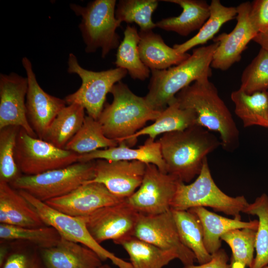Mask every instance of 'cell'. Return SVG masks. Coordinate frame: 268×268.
<instances>
[{
    "label": "cell",
    "instance_id": "1",
    "mask_svg": "<svg viewBox=\"0 0 268 268\" xmlns=\"http://www.w3.org/2000/svg\"><path fill=\"white\" fill-rule=\"evenodd\" d=\"M158 141L167 173L184 183L199 175L207 155L221 145L210 131L197 124L163 134Z\"/></svg>",
    "mask_w": 268,
    "mask_h": 268
},
{
    "label": "cell",
    "instance_id": "2",
    "mask_svg": "<svg viewBox=\"0 0 268 268\" xmlns=\"http://www.w3.org/2000/svg\"><path fill=\"white\" fill-rule=\"evenodd\" d=\"M183 109L193 110L196 124L220 135L221 146L227 151L239 145V132L231 112L209 78L197 80L186 87L175 96Z\"/></svg>",
    "mask_w": 268,
    "mask_h": 268
},
{
    "label": "cell",
    "instance_id": "3",
    "mask_svg": "<svg viewBox=\"0 0 268 268\" xmlns=\"http://www.w3.org/2000/svg\"><path fill=\"white\" fill-rule=\"evenodd\" d=\"M218 42L193 50L185 61L164 70H151L148 92L144 97L153 109L161 112L175 98L177 94L192 82L209 78L211 64Z\"/></svg>",
    "mask_w": 268,
    "mask_h": 268
},
{
    "label": "cell",
    "instance_id": "4",
    "mask_svg": "<svg viewBox=\"0 0 268 268\" xmlns=\"http://www.w3.org/2000/svg\"><path fill=\"white\" fill-rule=\"evenodd\" d=\"M110 93L113 101L105 105L97 120L105 136L117 140L118 144L142 129L148 121H154L161 113L121 81L114 85Z\"/></svg>",
    "mask_w": 268,
    "mask_h": 268
},
{
    "label": "cell",
    "instance_id": "5",
    "mask_svg": "<svg viewBox=\"0 0 268 268\" xmlns=\"http://www.w3.org/2000/svg\"><path fill=\"white\" fill-rule=\"evenodd\" d=\"M249 203L244 196L231 197L218 188L212 177L206 159L193 182L188 185L179 183L171 209L188 210L196 207H209L241 220L240 213H243Z\"/></svg>",
    "mask_w": 268,
    "mask_h": 268
},
{
    "label": "cell",
    "instance_id": "6",
    "mask_svg": "<svg viewBox=\"0 0 268 268\" xmlns=\"http://www.w3.org/2000/svg\"><path fill=\"white\" fill-rule=\"evenodd\" d=\"M116 5V0H94L85 6L70 4L71 9L81 17L78 27L87 53L100 49L101 57L105 58L111 50L118 48L120 37L116 30L121 23L115 16Z\"/></svg>",
    "mask_w": 268,
    "mask_h": 268
},
{
    "label": "cell",
    "instance_id": "7",
    "mask_svg": "<svg viewBox=\"0 0 268 268\" xmlns=\"http://www.w3.org/2000/svg\"><path fill=\"white\" fill-rule=\"evenodd\" d=\"M95 160L77 162L38 175H22L9 184L43 202L65 196L93 179Z\"/></svg>",
    "mask_w": 268,
    "mask_h": 268
},
{
    "label": "cell",
    "instance_id": "8",
    "mask_svg": "<svg viewBox=\"0 0 268 268\" xmlns=\"http://www.w3.org/2000/svg\"><path fill=\"white\" fill-rule=\"evenodd\" d=\"M67 66V72L78 75L81 84L75 92L65 98L67 104H78L84 107L88 116L97 120L104 108L107 94L128 71L120 67L101 71L88 70L80 66L72 53L69 54Z\"/></svg>",
    "mask_w": 268,
    "mask_h": 268
},
{
    "label": "cell",
    "instance_id": "9",
    "mask_svg": "<svg viewBox=\"0 0 268 268\" xmlns=\"http://www.w3.org/2000/svg\"><path fill=\"white\" fill-rule=\"evenodd\" d=\"M78 154L58 148L30 136L23 129L19 132L15 150L16 162L22 175L31 176L64 168L78 162Z\"/></svg>",
    "mask_w": 268,
    "mask_h": 268
},
{
    "label": "cell",
    "instance_id": "10",
    "mask_svg": "<svg viewBox=\"0 0 268 268\" xmlns=\"http://www.w3.org/2000/svg\"><path fill=\"white\" fill-rule=\"evenodd\" d=\"M18 191L35 210L45 225L54 228L61 237L88 247L102 261L109 259L119 268H133L130 262L117 257L97 243L88 232L82 218L61 212L28 193Z\"/></svg>",
    "mask_w": 268,
    "mask_h": 268
},
{
    "label": "cell",
    "instance_id": "11",
    "mask_svg": "<svg viewBox=\"0 0 268 268\" xmlns=\"http://www.w3.org/2000/svg\"><path fill=\"white\" fill-rule=\"evenodd\" d=\"M181 182L175 176L161 172L152 164H146L141 185L126 199L139 213L156 215L171 209V204Z\"/></svg>",
    "mask_w": 268,
    "mask_h": 268
},
{
    "label": "cell",
    "instance_id": "12",
    "mask_svg": "<svg viewBox=\"0 0 268 268\" xmlns=\"http://www.w3.org/2000/svg\"><path fill=\"white\" fill-rule=\"evenodd\" d=\"M133 236L163 250L174 252L184 266L194 265V253L182 242L171 209L156 215L139 213Z\"/></svg>",
    "mask_w": 268,
    "mask_h": 268
},
{
    "label": "cell",
    "instance_id": "13",
    "mask_svg": "<svg viewBox=\"0 0 268 268\" xmlns=\"http://www.w3.org/2000/svg\"><path fill=\"white\" fill-rule=\"evenodd\" d=\"M138 213L126 201L100 208L82 217L87 229L99 244L111 240L118 244L133 235Z\"/></svg>",
    "mask_w": 268,
    "mask_h": 268
},
{
    "label": "cell",
    "instance_id": "14",
    "mask_svg": "<svg viewBox=\"0 0 268 268\" xmlns=\"http://www.w3.org/2000/svg\"><path fill=\"white\" fill-rule=\"evenodd\" d=\"M236 8L237 22L234 29L213 39L219 44L213 56L211 67L226 70L239 62L248 43L258 34L250 18L251 2H242Z\"/></svg>",
    "mask_w": 268,
    "mask_h": 268
},
{
    "label": "cell",
    "instance_id": "15",
    "mask_svg": "<svg viewBox=\"0 0 268 268\" xmlns=\"http://www.w3.org/2000/svg\"><path fill=\"white\" fill-rule=\"evenodd\" d=\"M22 64L28 80L25 102L27 118L37 137L43 140L51 124L67 103L65 99L52 96L41 87L27 57L22 58Z\"/></svg>",
    "mask_w": 268,
    "mask_h": 268
},
{
    "label": "cell",
    "instance_id": "16",
    "mask_svg": "<svg viewBox=\"0 0 268 268\" xmlns=\"http://www.w3.org/2000/svg\"><path fill=\"white\" fill-rule=\"evenodd\" d=\"M145 169V163L136 160L97 159L95 160L94 177L86 183L102 184L115 196L127 199L141 185Z\"/></svg>",
    "mask_w": 268,
    "mask_h": 268
},
{
    "label": "cell",
    "instance_id": "17",
    "mask_svg": "<svg viewBox=\"0 0 268 268\" xmlns=\"http://www.w3.org/2000/svg\"><path fill=\"white\" fill-rule=\"evenodd\" d=\"M126 199L112 194L102 184L84 183L70 193L46 202L53 208L77 217L86 216L96 210L119 203Z\"/></svg>",
    "mask_w": 268,
    "mask_h": 268
},
{
    "label": "cell",
    "instance_id": "18",
    "mask_svg": "<svg viewBox=\"0 0 268 268\" xmlns=\"http://www.w3.org/2000/svg\"><path fill=\"white\" fill-rule=\"evenodd\" d=\"M27 77L16 73L0 74V129L17 126L30 136L37 137L30 126L26 113Z\"/></svg>",
    "mask_w": 268,
    "mask_h": 268
},
{
    "label": "cell",
    "instance_id": "19",
    "mask_svg": "<svg viewBox=\"0 0 268 268\" xmlns=\"http://www.w3.org/2000/svg\"><path fill=\"white\" fill-rule=\"evenodd\" d=\"M39 250L45 268H99L103 265L93 251L62 237L56 245Z\"/></svg>",
    "mask_w": 268,
    "mask_h": 268
},
{
    "label": "cell",
    "instance_id": "20",
    "mask_svg": "<svg viewBox=\"0 0 268 268\" xmlns=\"http://www.w3.org/2000/svg\"><path fill=\"white\" fill-rule=\"evenodd\" d=\"M97 159L109 161L136 160L145 164H154L160 171L167 173L161 154L160 143L149 137L143 145L137 148H132L122 142L115 147L100 149L79 155L78 162H86Z\"/></svg>",
    "mask_w": 268,
    "mask_h": 268
},
{
    "label": "cell",
    "instance_id": "21",
    "mask_svg": "<svg viewBox=\"0 0 268 268\" xmlns=\"http://www.w3.org/2000/svg\"><path fill=\"white\" fill-rule=\"evenodd\" d=\"M0 223L29 228L46 226L19 191L3 181H0Z\"/></svg>",
    "mask_w": 268,
    "mask_h": 268
},
{
    "label": "cell",
    "instance_id": "22",
    "mask_svg": "<svg viewBox=\"0 0 268 268\" xmlns=\"http://www.w3.org/2000/svg\"><path fill=\"white\" fill-rule=\"evenodd\" d=\"M138 50L142 63L150 70H164L179 65L190 54L180 53L170 47L162 37L152 30L139 31Z\"/></svg>",
    "mask_w": 268,
    "mask_h": 268
},
{
    "label": "cell",
    "instance_id": "23",
    "mask_svg": "<svg viewBox=\"0 0 268 268\" xmlns=\"http://www.w3.org/2000/svg\"><path fill=\"white\" fill-rule=\"evenodd\" d=\"M197 117L192 110L181 108L175 99L161 112L160 115L151 125L143 127L124 142L127 145H134L137 138L147 135L155 139L159 134L185 130L196 124Z\"/></svg>",
    "mask_w": 268,
    "mask_h": 268
},
{
    "label": "cell",
    "instance_id": "24",
    "mask_svg": "<svg viewBox=\"0 0 268 268\" xmlns=\"http://www.w3.org/2000/svg\"><path fill=\"white\" fill-rule=\"evenodd\" d=\"M180 6L182 12L177 16L157 21L156 27L186 36L200 29L209 16V4L201 0H163Z\"/></svg>",
    "mask_w": 268,
    "mask_h": 268
},
{
    "label": "cell",
    "instance_id": "25",
    "mask_svg": "<svg viewBox=\"0 0 268 268\" xmlns=\"http://www.w3.org/2000/svg\"><path fill=\"white\" fill-rule=\"evenodd\" d=\"M189 210L196 214L200 219L203 228L204 246L211 255L220 249L221 237L227 232L244 228L258 229L257 220L243 221L237 218H229L203 207H196Z\"/></svg>",
    "mask_w": 268,
    "mask_h": 268
},
{
    "label": "cell",
    "instance_id": "26",
    "mask_svg": "<svg viewBox=\"0 0 268 268\" xmlns=\"http://www.w3.org/2000/svg\"><path fill=\"white\" fill-rule=\"evenodd\" d=\"M130 257L133 268H163L178 259L173 252L163 250L133 236L120 241Z\"/></svg>",
    "mask_w": 268,
    "mask_h": 268
},
{
    "label": "cell",
    "instance_id": "27",
    "mask_svg": "<svg viewBox=\"0 0 268 268\" xmlns=\"http://www.w3.org/2000/svg\"><path fill=\"white\" fill-rule=\"evenodd\" d=\"M171 211L183 244L194 253L199 264L209 261L211 255L205 247L203 228L197 215L189 210Z\"/></svg>",
    "mask_w": 268,
    "mask_h": 268
},
{
    "label": "cell",
    "instance_id": "28",
    "mask_svg": "<svg viewBox=\"0 0 268 268\" xmlns=\"http://www.w3.org/2000/svg\"><path fill=\"white\" fill-rule=\"evenodd\" d=\"M231 99L235 113L244 127L259 126L268 128V92L247 94L241 89L233 91Z\"/></svg>",
    "mask_w": 268,
    "mask_h": 268
},
{
    "label": "cell",
    "instance_id": "29",
    "mask_svg": "<svg viewBox=\"0 0 268 268\" xmlns=\"http://www.w3.org/2000/svg\"><path fill=\"white\" fill-rule=\"evenodd\" d=\"M85 110L83 106L76 103L65 107L51 124L43 140L65 149L81 127L86 116Z\"/></svg>",
    "mask_w": 268,
    "mask_h": 268
},
{
    "label": "cell",
    "instance_id": "30",
    "mask_svg": "<svg viewBox=\"0 0 268 268\" xmlns=\"http://www.w3.org/2000/svg\"><path fill=\"white\" fill-rule=\"evenodd\" d=\"M237 11L236 7L227 6L219 0H212L209 4V16L198 33L194 36L173 48L180 53H186L194 47L203 45L213 39L225 23L235 18Z\"/></svg>",
    "mask_w": 268,
    "mask_h": 268
},
{
    "label": "cell",
    "instance_id": "31",
    "mask_svg": "<svg viewBox=\"0 0 268 268\" xmlns=\"http://www.w3.org/2000/svg\"><path fill=\"white\" fill-rule=\"evenodd\" d=\"M124 35L118 48L115 64L117 67L126 69L133 79L144 80L149 77L151 70L142 63L140 57L139 32L135 26L128 25Z\"/></svg>",
    "mask_w": 268,
    "mask_h": 268
},
{
    "label": "cell",
    "instance_id": "32",
    "mask_svg": "<svg viewBox=\"0 0 268 268\" xmlns=\"http://www.w3.org/2000/svg\"><path fill=\"white\" fill-rule=\"evenodd\" d=\"M118 145L117 140L105 136L98 121L87 115L78 131L67 144L65 149L82 155Z\"/></svg>",
    "mask_w": 268,
    "mask_h": 268
},
{
    "label": "cell",
    "instance_id": "33",
    "mask_svg": "<svg viewBox=\"0 0 268 268\" xmlns=\"http://www.w3.org/2000/svg\"><path fill=\"white\" fill-rule=\"evenodd\" d=\"M61 237L54 228L49 226L29 228L0 224L1 240L26 242L39 249L51 248L56 245Z\"/></svg>",
    "mask_w": 268,
    "mask_h": 268
},
{
    "label": "cell",
    "instance_id": "34",
    "mask_svg": "<svg viewBox=\"0 0 268 268\" xmlns=\"http://www.w3.org/2000/svg\"><path fill=\"white\" fill-rule=\"evenodd\" d=\"M243 213L258 217L256 232V256L249 268H265L268 266V196L263 194L249 203Z\"/></svg>",
    "mask_w": 268,
    "mask_h": 268
},
{
    "label": "cell",
    "instance_id": "35",
    "mask_svg": "<svg viewBox=\"0 0 268 268\" xmlns=\"http://www.w3.org/2000/svg\"><path fill=\"white\" fill-rule=\"evenodd\" d=\"M158 3L157 0H120L117 3L115 16L121 23H135L140 31L152 30L156 26L152 15Z\"/></svg>",
    "mask_w": 268,
    "mask_h": 268
},
{
    "label": "cell",
    "instance_id": "36",
    "mask_svg": "<svg viewBox=\"0 0 268 268\" xmlns=\"http://www.w3.org/2000/svg\"><path fill=\"white\" fill-rule=\"evenodd\" d=\"M20 128L12 126L0 129V181L9 184L22 175L15 157L17 138Z\"/></svg>",
    "mask_w": 268,
    "mask_h": 268
},
{
    "label": "cell",
    "instance_id": "37",
    "mask_svg": "<svg viewBox=\"0 0 268 268\" xmlns=\"http://www.w3.org/2000/svg\"><path fill=\"white\" fill-rule=\"evenodd\" d=\"M257 230L249 228L230 230L221 237L231 249V259L250 268L255 250Z\"/></svg>",
    "mask_w": 268,
    "mask_h": 268
},
{
    "label": "cell",
    "instance_id": "38",
    "mask_svg": "<svg viewBox=\"0 0 268 268\" xmlns=\"http://www.w3.org/2000/svg\"><path fill=\"white\" fill-rule=\"evenodd\" d=\"M240 89L247 94L268 89V51L261 48L257 55L245 68Z\"/></svg>",
    "mask_w": 268,
    "mask_h": 268
},
{
    "label": "cell",
    "instance_id": "39",
    "mask_svg": "<svg viewBox=\"0 0 268 268\" xmlns=\"http://www.w3.org/2000/svg\"><path fill=\"white\" fill-rule=\"evenodd\" d=\"M1 268H45L38 250L19 249L10 252Z\"/></svg>",
    "mask_w": 268,
    "mask_h": 268
},
{
    "label": "cell",
    "instance_id": "40",
    "mask_svg": "<svg viewBox=\"0 0 268 268\" xmlns=\"http://www.w3.org/2000/svg\"><path fill=\"white\" fill-rule=\"evenodd\" d=\"M250 18L258 33L268 30V0L251 2Z\"/></svg>",
    "mask_w": 268,
    "mask_h": 268
},
{
    "label": "cell",
    "instance_id": "41",
    "mask_svg": "<svg viewBox=\"0 0 268 268\" xmlns=\"http://www.w3.org/2000/svg\"><path fill=\"white\" fill-rule=\"evenodd\" d=\"M229 257L226 251L223 249L211 254L209 261L199 265H192L184 266L183 268H231V263L229 264Z\"/></svg>",
    "mask_w": 268,
    "mask_h": 268
},
{
    "label": "cell",
    "instance_id": "42",
    "mask_svg": "<svg viewBox=\"0 0 268 268\" xmlns=\"http://www.w3.org/2000/svg\"><path fill=\"white\" fill-rule=\"evenodd\" d=\"M253 40L260 45L261 48L268 51V30L258 33Z\"/></svg>",
    "mask_w": 268,
    "mask_h": 268
},
{
    "label": "cell",
    "instance_id": "43",
    "mask_svg": "<svg viewBox=\"0 0 268 268\" xmlns=\"http://www.w3.org/2000/svg\"><path fill=\"white\" fill-rule=\"evenodd\" d=\"M9 254V250L7 246L1 245L0 248V267H2Z\"/></svg>",
    "mask_w": 268,
    "mask_h": 268
},
{
    "label": "cell",
    "instance_id": "44",
    "mask_svg": "<svg viewBox=\"0 0 268 268\" xmlns=\"http://www.w3.org/2000/svg\"><path fill=\"white\" fill-rule=\"evenodd\" d=\"M230 261L231 268H245L246 267L245 265L239 262L234 261L231 259L230 260Z\"/></svg>",
    "mask_w": 268,
    "mask_h": 268
},
{
    "label": "cell",
    "instance_id": "45",
    "mask_svg": "<svg viewBox=\"0 0 268 268\" xmlns=\"http://www.w3.org/2000/svg\"><path fill=\"white\" fill-rule=\"evenodd\" d=\"M99 268H111L109 265L107 264L102 265Z\"/></svg>",
    "mask_w": 268,
    "mask_h": 268
},
{
    "label": "cell",
    "instance_id": "46",
    "mask_svg": "<svg viewBox=\"0 0 268 268\" xmlns=\"http://www.w3.org/2000/svg\"><path fill=\"white\" fill-rule=\"evenodd\" d=\"M265 268H268V266L266 267Z\"/></svg>",
    "mask_w": 268,
    "mask_h": 268
}]
</instances>
